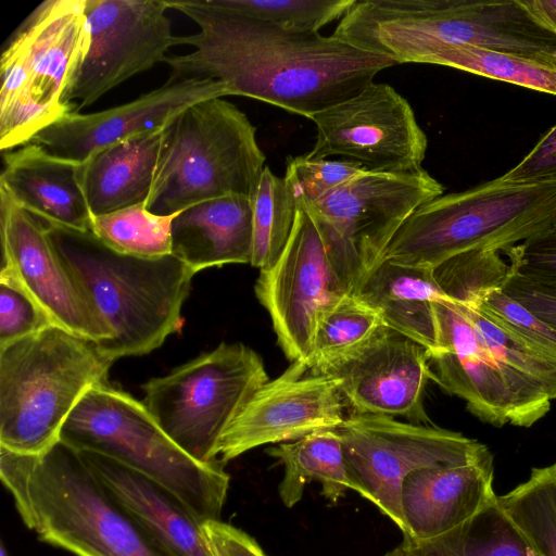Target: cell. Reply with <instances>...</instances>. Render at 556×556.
Returning <instances> with one entry per match:
<instances>
[{
	"label": "cell",
	"instance_id": "6da1fadb",
	"mask_svg": "<svg viewBox=\"0 0 556 556\" xmlns=\"http://www.w3.org/2000/svg\"><path fill=\"white\" fill-rule=\"evenodd\" d=\"M199 27L177 36L194 50L167 56L172 79H214L249 97L311 118L362 91L396 63L333 35L300 33L207 4L165 0Z\"/></svg>",
	"mask_w": 556,
	"mask_h": 556
},
{
	"label": "cell",
	"instance_id": "7a4b0ae2",
	"mask_svg": "<svg viewBox=\"0 0 556 556\" xmlns=\"http://www.w3.org/2000/svg\"><path fill=\"white\" fill-rule=\"evenodd\" d=\"M0 478L45 543L76 556H170L62 441L40 455L0 447Z\"/></svg>",
	"mask_w": 556,
	"mask_h": 556
},
{
	"label": "cell",
	"instance_id": "3957f363",
	"mask_svg": "<svg viewBox=\"0 0 556 556\" xmlns=\"http://www.w3.org/2000/svg\"><path fill=\"white\" fill-rule=\"evenodd\" d=\"M60 258L111 330L96 343L112 362L160 348L182 330L181 315L197 274L173 254L144 258L117 252L91 230L43 222Z\"/></svg>",
	"mask_w": 556,
	"mask_h": 556
},
{
	"label": "cell",
	"instance_id": "277c9868",
	"mask_svg": "<svg viewBox=\"0 0 556 556\" xmlns=\"http://www.w3.org/2000/svg\"><path fill=\"white\" fill-rule=\"evenodd\" d=\"M113 363L96 342L56 325L0 346V447L51 448L86 392L109 382Z\"/></svg>",
	"mask_w": 556,
	"mask_h": 556
},
{
	"label": "cell",
	"instance_id": "5b68a950",
	"mask_svg": "<svg viewBox=\"0 0 556 556\" xmlns=\"http://www.w3.org/2000/svg\"><path fill=\"white\" fill-rule=\"evenodd\" d=\"M60 441L141 473L173 494L201 523L220 520L230 477L175 443L142 402L109 382L91 388L65 420Z\"/></svg>",
	"mask_w": 556,
	"mask_h": 556
},
{
	"label": "cell",
	"instance_id": "8992f818",
	"mask_svg": "<svg viewBox=\"0 0 556 556\" xmlns=\"http://www.w3.org/2000/svg\"><path fill=\"white\" fill-rule=\"evenodd\" d=\"M554 227L556 182L514 184L498 177L420 205L382 260L433 269L468 251L504 253Z\"/></svg>",
	"mask_w": 556,
	"mask_h": 556
},
{
	"label": "cell",
	"instance_id": "52a82bcc",
	"mask_svg": "<svg viewBox=\"0 0 556 556\" xmlns=\"http://www.w3.org/2000/svg\"><path fill=\"white\" fill-rule=\"evenodd\" d=\"M265 161L256 129L242 111L223 98L199 101L161 131L146 208L170 216L211 199L251 197Z\"/></svg>",
	"mask_w": 556,
	"mask_h": 556
},
{
	"label": "cell",
	"instance_id": "ba28073f",
	"mask_svg": "<svg viewBox=\"0 0 556 556\" xmlns=\"http://www.w3.org/2000/svg\"><path fill=\"white\" fill-rule=\"evenodd\" d=\"M87 47L84 0H47L12 34L0 59L2 151L72 113L63 98Z\"/></svg>",
	"mask_w": 556,
	"mask_h": 556
},
{
	"label": "cell",
	"instance_id": "9c48e42d",
	"mask_svg": "<svg viewBox=\"0 0 556 556\" xmlns=\"http://www.w3.org/2000/svg\"><path fill=\"white\" fill-rule=\"evenodd\" d=\"M268 375L260 354L243 343H220L141 386L143 405L186 453L217 462V445Z\"/></svg>",
	"mask_w": 556,
	"mask_h": 556
},
{
	"label": "cell",
	"instance_id": "30bf717a",
	"mask_svg": "<svg viewBox=\"0 0 556 556\" xmlns=\"http://www.w3.org/2000/svg\"><path fill=\"white\" fill-rule=\"evenodd\" d=\"M443 191L424 168L396 174L366 170L301 210L314 222L346 293L353 294L404 222Z\"/></svg>",
	"mask_w": 556,
	"mask_h": 556
},
{
	"label": "cell",
	"instance_id": "8fae6325",
	"mask_svg": "<svg viewBox=\"0 0 556 556\" xmlns=\"http://www.w3.org/2000/svg\"><path fill=\"white\" fill-rule=\"evenodd\" d=\"M352 490L370 501L404 534L401 489L414 470L465 465L491 452L460 432L394 417L352 414L337 428Z\"/></svg>",
	"mask_w": 556,
	"mask_h": 556
},
{
	"label": "cell",
	"instance_id": "7c38bea8",
	"mask_svg": "<svg viewBox=\"0 0 556 556\" xmlns=\"http://www.w3.org/2000/svg\"><path fill=\"white\" fill-rule=\"evenodd\" d=\"M165 0H84L88 47L63 103L91 105L121 83L165 62L177 46Z\"/></svg>",
	"mask_w": 556,
	"mask_h": 556
},
{
	"label": "cell",
	"instance_id": "4fadbf2b",
	"mask_svg": "<svg viewBox=\"0 0 556 556\" xmlns=\"http://www.w3.org/2000/svg\"><path fill=\"white\" fill-rule=\"evenodd\" d=\"M309 119L316 127L311 159L340 156L376 173L422 168L427 136L408 101L388 84L372 81Z\"/></svg>",
	"mask_w": 556,
	"mask_h": 556
},
{
	"label": "cell",
	"instance_id": "5bb4252c",
	"mask_svg": "<svg viewBox=\"0 0 556 556\" xmlns=\"http://www.w3.org/2000/svg\"><path fill=\"white\" fill-rule=\"evenodd\" d=\"M437 314L443 351L430 361L435 382L445 391L463 399L481 421L498 428H529L548 413V396L494 357L456 302L437 303Z\"/></svg>",
	"mask_w": 556,
	"mask_h": 556
},
{
	"label": "cell",
	"instance_id": "9a60e30c",
	"mask_svg": "<svg viewBox=\"0 0 556 556\" xmlns=\"http://www.w3.org/2000/svg\"><path fill=\"white\" fill-rule=\"evenodd\" d=\"M286 357L307 363L320 319L346 293L309 217L298 208L291 236L254 287ZM307 365V364H306Z\"/></svg>",
	"mask_w": 556,
	"mask_h": 556
},
{
	"label": "cell",
	"instance_id": "2e32d148",
	"mask_svg": "<svg viewBox=\"0 0 556 556\" xmlns=\"http://www.w3.org/2000/svg\"><path fill=\"white\" fill-rule=\"evenodd\" d=\"M341 381L312 374L306 363L291 362L258 389L220 439L215 458L222 464L265 444L286 443L345 420Z\"/></svg>",
	"mask_w": 556,
	"mask_h": 556
},
{
	"label": "cell",
	"instance_id": "e0dca14e",
	"mask_svg": "<svg viewBox=\"0 0 556 556\" xmlns=\"http://www.w3.org/2000/svg\"><path fill=\"white\" fill-rule=\"evenodd\" d=\"M1 269H10L53 323L96 343L111 330L53 248L42 219L0 187Z\"/></svg>",
	"mask_w": 556,
	"mask_h": 556
},
{
	"label": "cell",
	"instance_id": "ac0fdd59",
	"mask_svg": "<svg viewBox=\"0 0 556 556\" xmlns=\"http://www.w3.org/2000/svg\"><path fill=\"white\" fill-rule=\"evenodd\" d=\"M225 96L233 93L220 80L168 78L162 87L131 102L96 113H67L28 142L59 159L83 163L110 144L163 129L170 118L199 101Z\"/></svg>",
	"mask_w": 556,
	"mask_h": 556
},
{
	"label": "cell",
	"instance_id": "d6986e66",
	"mask_svg": "<svg viewBox=\"0 0 556 556\" xmlns=\"http://www.w3.org/2000/svg\"><path fill=\"white\" fill-rule=\"evenodd\" d=\"M427 351L415 341L387 328L364 350L331 368L353 414L403 417L409 422L430 421L424 396L429 379Z\"/></svg>",
	"mask_w": 556,
	"mask_h": 556
},
{
	"label": "cell",
	"instance_id": "ffe728a7",
	"mask_svg": "<svg viewBox=\"0 0 556 556\" xmlns=\"http://www.w3.org/2000/svg\"><path fill=\"white\" fill-rule=\"evenodd\" d=\"M493 479L491 453L470 464L414 470L401 489L403 535L427 540L462 525L497 496Z\"/></svg>",
	"mask_w": 556,
	"mask_h": 556
},
{
	"label": "cell",
	"instance_id": "44dd1931",
	"mask_svg": "<svg viewBox=\"0 0 556 556\" xmlns=\"http://www.w3.org/2000/svg\"><path fill=\"white\" fill-rule=\"evenodd\" d=\"M0 187L43 222L84 231L92 228L80 163L59 159L28 142L4 154Z\"/></svg>",
	"mask_w": 556,
	"mask_h": 556
},
{
	"label": "cell",
	"instance_id": "7402d4cb",
	"mask_svg": "<svg viewBox=\"0 0 556 556\" xmlns=\"http://www.w3.org/2000/svg\"><path fill=\"white\" fill-rule=\"evenodd\" d=\"M78 453L103 486L170 556H215L202 523L173 494L108 456Z\"/></svg>",
	"mask_w": 556,
	"mask_h": 556
},
{
	"label": "cell",
	"instance_id": "603a6c76",
	"mask_svg": "<svg viewBox=\"0 0 556 556\" xmlns=\"http://www.w3.org/2000/svg\"><path fill=\"white\" fill-rule=\"evenodd\" d=\"M353 294L375 308L388 328L421 345L429 358L443 351L437 303L453 300L433 269L382 260Z\"/></svg>",
	"mask_w": 556,
	"mask_h": 556
},
{
	"label": "cell",
	"instance_id": "cb8c5ba5",
	"mask_svg": "<svg viewBox=\"0 0 556 556\" xmlns=\"http://www.w3.org/2000/svg\"><path fill=\"white\" fill-rule=\"evenodd\" d=\"M253 215L248 195L230 194L200 202L172 222V254L195 273L227 264H250Z\"/></svg>",
	"mask_w": 556,
	"mask_h": 556
},
{
	"label": "cell",
	"instance_id": "d4e9b609",
	"mask_svg": "<svg viewBox=\"0 0 556 556\" xmlns=\"http://www.w3.org/2000/svg\"><path fill=\"white\" fill-rule=\"evenodd\" d=\"M161 130L110 144L80 163V180L92 216L146 204L153 185Z\"/></svg>",
	"mask_w": 556,
	"mask_h": 556
},
{
	"label": "cell",
	"instance_id": "484cf974",
	"mask_svg": "<svg viewBox=\"0 0 556 556\" xmlns=\"http://www.w3.org/2000/svg\"><path fill=\"white\" fill-rule=\"evenodd\" d=\"M266 453L283 465L278 494L288 508L301 501L305 485L312 481L321 484V495L331 503H337L353 488L337 429L318 430L295 441L279 443Z\"/></svg>",
	"mask_w": 556,
	"mask_h": 556
},
{
	"label": "cell",
	"instance_id": "4316f807",
	"mask_svg": "<svg viewBox=\"0 0 556 556\" xmlns=\"http://www.w3.org/2000/svg\"><path fill=\"white\" fill-rule=\"evenodd\" d=\"M404 556H541L497 496L471 518L432 539L403 535Z\"/></svg>",
	"mask_w": 556,
	"mask_h": 556
},
{
	"label": "cell",
	"instance_id": "83f0119b",
	"mask_svg": "<svg viewBox=\"0 0 556 556\" xmlns=\"http://www.w3.org/2000/svg\"><path fill=\"white\" fill-rule=\"evenodd\" d=\"M387 328L375 308L356 294H345L319 321L306 363L311 372L327 374L364 350Z\"/></svg>",
	"mask_w": 556,
	"mask_h": 556
},
{
	"label": "cell",
	"instance_id": "f1b7e54d",
	"mask_svg": "<svg viewBox=\"0 0 556 556\" xmlns=\"http://www.w3.org/2000/svg\"><path fill=\"white\" fill-rule=\"evenodd\" d=\"M421 63L450 66L556 96V59L477 46H445Z\"/></svg>",
	"mask_w": 556,
	"mask_h": 556
},
{
	"label": "cell",
	"instance_id": "f546056e",
	"mask_svg": "<svg viewBox=\"0 0 556 556\" xmlns=\"http://www.w3.org/2000/svg\"><path fill=\"white\" fill-rule=\"evenodd\" d=\"M251 199L253 245L250 265L271 267L282 253L294 226L298 207L283 178L265 166Z\"/></svg>",
	"mask_w": 556,
	"mask_h": 556
},
{
	"label": "cell",
	"instance_id": "4dcf8cb0",
	"mask_svg": "<svg viewBox=\"0 0 556 556\" xmlns=\"http://www.w3.org/2000/svg\"><path fill=\"white\" fill-rule=\"evenodd\" d=\"M497 498L541 556H556V463L532 468L527 481Z\"/></svg>",
	"mask_w": 556,
	"mask_h": 556
},
{
	"label": "cell",
	"instance_id": "1f68e13d",
	"mask_svg": "<svg viewBox=\"0 0 556 556\" xmlns=\"http://www.w3.org/2000/svg\"><path fill=\"white\" fill-rule=\"evenodd\" d=\"M175 215H155L144 204H138L93 216L91 231L117 252L144 258L161 257L172 254Z\"/></svg>",
	"mask_w": 556,
	"mask_h": 556
},
{
	"label": "cell",
	"instance_id": "d6a6232c",
	"mask_svg": "<svg viewBox=\"0 0 556 556\" xmlns=\"http://www.w3.org/2000/svg\"><path fill=\"white\" fill-rule=\"evenodd\" d=\"M207 4L300 33H319L356 0H204Z\"/></svg>",
	"mask_w": 556,
	"mask_h": 556
},
{
	"label": "cell",
	"instance_id": "836d02e7",
	"mask_svg": "<svg viewBox=\"0 0 556 556\" xmlns=\"http://www.w3.org/2000/svg\"><path fill=\"white\" fill-rule=\"evenodd\" d=\"M502 287L486 288L477 298L457 303L476 307L508 336L538 354L556 362V328L509 298Z\"/></svg>",
	"mask_w": 556,
	"mask_h": 556
},
{
	"label": "cell",
	"instance_id": "e575fe53",
	"mask_svg": "<svg viewBox=\"0 0 556 556\" xmlns=\"http://www.w3.org/2000/svg\"><path fill=\"white\" fill-rule=\"evenodd\" d=\"M457 304L471 321L481 341L501 364L530 379L551 401L556 400V362L538 354L508 336L476 307L465 303Z\"/></svg>",
	"mask_w": 556,
	"mask_h": 556
},
{
	"label": "cell",
	"instance_id": "d590c367",
	"mask_svg": "<svg viewBox=\"0 0 556 556\" xmlns=\"http://www.w3.org/2000/svg\"><path fill=\"white\" fill-rule=\"evenodd\" d=\"M364 172L355 162L311 159L305 154L289 159L283 179L296 207L304 208Z\"/></svg>",
	"mask_w": 556,
	"mask_h": 556
},
{
	"label": "cell",
	"instance_id": "8d00e7d4",
	"mask_svg": "<svg viewBox=\"0 0 556 556\" xmlns=\"http://www.w3.org/2000/svg\"><path fill=\"white\" fill-rule=\"evenodd\" d=\"M55 325L10 269H0V346Z\"/></svg>",
	"mask_w": 556,
	"mask_h": 556
},
{
	"label": "cell",
	"instance_id": "74e56055",
	"mask_svg": "<svg viewBox=\"0 0 556 556\" xmlns=\"http://www.w3.org/2000/svg\"><path fill=\"white\" fill-rule=\"evenodd\" d=\"M504 254L511 270L556 291V227L508 249Z\"/></svg>",
	"mask_w": 556,
	"mask_h": 556
},
{
	"label": "cell",
	"instance_id": "f35d334b",
	"mask_svg": "<svg viewBox=\"0 0 556 556\" xmlns=\"http://www.w3.org/2000/svg\"><path fill=\"white\" fill-rule=\"evenodd\" d=\"M501 177L514 184L556 182V124L517 165Z\"/></svg>",
	"mask_w": 556,
	"mask_h": 556
},
{
	"label": "cell",
	"instance_id": "ab89813d",
	"mask_svg": "<svg viewBox=\"0 0 556 556\" xmlns=\"http://www.w3.org/2000/svg\"><path fill=\"white\" fill-rule=\"evenodd\" d=\"M502 289L533 315L556 328L555 290L539 286L510 268Z\"/></svg>",
	"mask_w": 556,
	"mask_h": 556
},
{
	"label": "cell",
	"instance_id": "60d3db41",
	"mask_svg": "<svg viewBox=\"0 0 556 556\" xmlns=\"http://www.w3.org/2000/svg\"><path fill=\"white\" fill-rule=\"evenodd\" d=\"M202 530L215 556H267L252 536L229 523L207 521Z\"/></svg>",
	"mask_w": 556,
	"mask_h": 556
},
{
	"label": "cell",
	"instance_id": "b9f144b4",
	"mask_svg": "<svg viewBox=\"0 0 556 556\" xmlns=\"http://www.w3.org/2000/svg\"><path fill=\"white\" fill-rule=\"evenodd\" d=\"M521 1L539 24L556 35V0Z\"/></svg>",
	"mask_w": 556,
	"mask_h": 556
},
{
	"label": "cell",
	"instance_id": "7bdbcfd3",
	"mask_svg": "<svg viewBox=\"0 0 556 556\" xmlns=\"http://www.w3.org/2000/svg\"><path fill=\"white\" fill-rule=\"evenodd\" d=\"M383 556H404L402 552L399 549V547H394L393 549L386 553Z\"/></svg>",
	"mask_w": 556,
	"mask_h": 556
},
{
	"label": "cell",
	"instance_id": "ee69618b",
	"mask_svg": "<svg viewBox=\"0 0 556 556\" xmlns=\"http://www.w3.org/2000/svg\"><path fill=\"white\" fill-rule=\"evenodd\" d=\"M0 556H9L5 547L3 546V544H1Z\"/></svg>",
	"mask_w": 556,
	"mask_h": 556
}]
</instances>
